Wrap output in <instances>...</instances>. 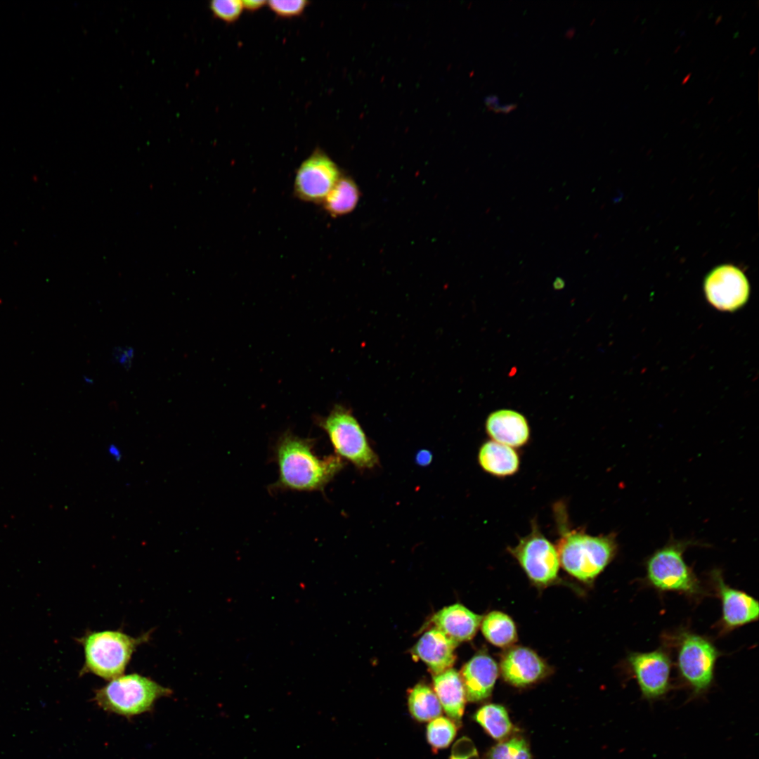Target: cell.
<instances>
[{
  "label": "cell",
  "instance_id": "obj_26",
  "mask_svg": "<svg viewBox=\"0 0 759 759\" xmlns=\"http://www.w3.org/2000/svg\"><path fill=\"white\" fill-rule=\"evenodd\" d=\"M209 8L214 15L225 22H233L241 15L243 10L242 1L213 0Z\"/></svg>",
  "mask_w": 759,
  "mask_h": 759
},
{
  "label": "cell",
  "instance_id": "obj_19",
  "mask_svg": "<svg viewBox=\"0 0 759 759\" xmlns=\"http://www.w3.org/2000/svg\"><path fill=\"white\" fill-rule=\"evenodd\" d=\"M478 461L484 471L497 477L513 475L518 471L520 462L514 448L493 440L481 445Z\"/></svg>",
  "mask_w": 759,
  "mask_h": 759
},
{
  "label": "cell",
  "instance_id": "obj_11",
  "mask_svg": "<svg viewBox=\"0 0 759 759\" xmlns=\"http://www.w3.org/2000/svg\"><path fill=\"white\" fill-rule=\"evenodd\" d=\"M704 292L708 302L715 309L734 311L748 301L750 287L747 278L737 267L724 264L715 267L706 275Z\"/></svg>",
  "mask_w": 759,
  "mask_h": 759
},
{
  "label": "cell",
  "instance_id": "obj_13",
  "mask_svg": "<svg viewBox=\"0 0 759 759\" xmlns=\"http://www.w3.org/2000/svg\"><path fill=\"white\" fill-rule=\"evenodd\" d=\"M500 666L505 680L517 687L535 683L549 672L547 664L536 652L520 646L507 649L501 658Z\"/></svg>",
  "mask_w": 759,
  "mask_h": 759
},
{
  "label": "cell",
  "instance_id": "obj_21",
  "mask_svg": "<svg viewBox=\"0 0 759 759\" xmlns=\"http://www.w3.org/2000/svg\"><path fill=\"white\" fill-rule=\"evenodd\" d=\"M481 628L486 639L499 647H509L517 638L514 623L507 614L492 611L482 618Z\"/></svg>",
  "mask_w": 759,
  "mask_h": 759
},
{
  "label": "cell",
  "instance_id": "obj_23",
  "mask_svg": "<svg viewBox=\"0 0 759 759\" xmlns=\"http://www.w3.org/2000/svg\"><path fill=\"white\" fill-rule=\"evenodd\" d=\"M473 718L488 735L496 740L505 739L512 731L513 725L507 711L499 704L483 706L474 713Z\"/></svg>",
  "mask_w": 759,
  "mask_h": 759
},
{
  "label": "cell",
  "instance_id": "obj_42",
  "mask_svg": "<svg viewBox=\"0 0 759 759\" xmlns=\"http://www.w3.org/2000/svg\"><path fill=\"white\" fill-rule=\"evenodd\" d=\"M733 117H734V116H733V115H732L731 117H729V119H728V120H727V122H729L730 120H732V119Z\"/></svg>",
  "mask_w": 759,
  "mask_h": 759
},
{
  "label": "cell",
  "instance_id": "obj_20",
  "mask_svg": "<svg viewBox=\"0 0 759 759\" xmlns=\"http://www.w3.org/2000/svg\"><path fill=\"white\" fill-rule=\"evenodd\" d=\"M359 190L355 182L347 176H340L324 199L325 209L333 216L351 212L359 200Z\"/></svg>",
  "mask_w": 759,
  "mask_h": 759
},
{
  "label": "cell",
  "instance_id": "obj_25",
  "mask_svg": "<svg viewBox=\"0 0 759 759\" xmlns=\"http://www.w3.org/2000/svg\"><path fill=\"white\" fill-rule=\"evenodd\" d=\"M486 759H533L526 740L516 737L503 739L493 746Z\"/></svg>",
  "mask_w": 759,
  "mask_h": 759
},
{
  "label": "cell",
  "instance_id": "obj_38",
  "mask_svg": "<svg viewBox=\"0 0 759 759\" xmlns=\"http://www.w3.org/2000/svg\"><path fill=\"white\" fill-rule=\"evenodd\" d=\"M680 48H681V45H678V46H677V47L675 48V49L674 52H675V53H677V51H679V49H680Z\"/></svg>",
  "mask_w": 759,
  "mask_h": 759
},
{
  "label": "cell",
  "instance_id": "obj_1",
  "mask_svg": "<svg viewBox=\"0 0 759 759\" xmlns=\"http://www.w3.org/2000/svg\"><path fill=\"white\" fill-rule=\"evenodd\" d=\"M314 445V439L302 438L290 431L279 436L274 448L278 478L271 490L323 491L344 463L336 455L318 458L313 452Z\"/></svg>",
  "mask_w": 759,
  "mask_h": 759
},
{
  "label": "cell",
  "instance_id": "obj_16",
  "mask_svg": "<svg viewBox=\"0 0 759 759\" xmlns=\"http://www.w3.org/2000/svg\"><path fill=\"white\" fill-rule=\"evenodd\" d=\"M485 427L491 440L512 448L523 446L530 437L526 419L513 410L501 409L491 413Z\"/></svg>",
  "mask_w": 759,
  "mask_h": 759
},
{
  "label": "cell",
  "instance_id": "obj_4",
  "mask_svg": "<svg viewBox=\"0 0 759 759\" xmlns=\"http://www.w3.org/2000/svg\"><path fill=\"white\" fill-rule=\"evenodd\" d=\"M173 691L138 673L122 675L96 689L93 700L103 711L127 718L151 711Z\"/></svg>",
  "mask_w": 759,
  "mask_h": 759
},
{
  "label": "cell",
  "instance_id": "obj_40",
  "mask_svg": "<svg viewBox=\"0 0 759 759\" xmlns=\"http://www.w3.org/2000/svg\"><path fill=\"white\" fill-rule=\"evenodd\" d=\"M638 17H639V15H636V16L635 17V18H634L633 21H634V22H635V21H636V20H637Z\"/></svg>",
  "mask_w": 759,
  "mask_h": 759
},
{
  "label": "cell",
  "instance_id": "obj_32",
  "mask_svg": "<svg viewBox=\"0 0 759 759\" xmlns=\"http://www.w3.org/2000/svg\"><path fill=\"white\" fill-rule=\"evenodd\" d=\"M486 103L491 108H495L498 106V98L496 96H489L486 99Z\"/></svg>",
  "mask_w": 759,
  "mask_h": 759
},
{
  "label": "cell",
  "instance_id": "obj_10",
  "mask_svg": "<svg viewBox=\"0 0 759 759\" xmlns=\"http://www.w3.org/2000/svg\"><path fill=\"white\" fill-rule=\"evenodd\" d=\"M340 174L335 162L317 148L299 167L294 181V193L302 201L322 203Z\"/></svg>",
  "mask_w": 759,
  "mask_h": 759
},
{
  "label": "cell",
  "instance_id": "obj_17",
  "mask_svg": "<svg viewBox=\"0 0 759 759\" xmlns=\"http://www.w3.org/2000/svg\"><path fill=\"white\" fill-rule=\"evenodd\" d=\"M483 616L460 604L446 606L432 618L435 628L457 643L471 640L481 625Z\"/></svg>",
  "mask_w": 759,
  "mask_h": 759
},
{
  "label": "cell",
  "instance_id": "obj_34",
  "mask_svg": "<svg viewBox=\"0 0 759 759\" xmlns=\"http://www.w3.org/2000/svg\"><path fill=\"white\" fill-rule=\"evenodd\" d=\"M564 283L563 280L561 279L560 278H557L555 280V281L554 282V287L555 289H557V290L562 289L564 287Z\"/></svg>",
  "mask_w": 759,
  "mask_h": 759
},
{
  "label": "cell",
  "instance_id": "obj_14",
  "mask_svg": "<svg viewBox=\"0 0 759 759\" xmlns=\"http://www.w3.org/2000/svg\"><path fill=\"white\" fill-rule=\"evenodd\" d=\"M498 675L495 661L487 654L473 656L462 668L461 679L466 699L477 702L487 699L494 687Z\"/></svg>",
  "mask_w": 759,
  "mask_h": 759
},
{
  "label": "cell",
  "instance_id": "obj_18",
  "mask_svg": "<svg viewBox=\"0 0 759 759\" xmlns=\"http://www.w3.org/2000/svg\"><path fill=\"white\" fill-rule=\"evenodd\" d=\"M433 682L434 692L441 707L449 718L460 727L467 699L460 675L457 670L449 668L434 675Z\"/></svg>",
  "mask_w": 759,
  "mask_h": 759
},
{
  "label": "cell",
  "instance_id": "obj_22",
  "mask_svg": "<svg viewBox=\"0 0 759 759\" xmlns=\"http://www.w3.org/2000/svg\"><path fill=\"white\" fill-rule=\"evenodd\" d=\"M408 704L411 715L419 722L434 720L442 713L436 694L424 684H418L410 689Z\"/></svg>",
  "mask_w": 759,
  "mask_h": 759
},
{
  "label": "cell",
  "instance_id": "obj_6",
  "mask_svg": "<svg viewBox=\"0 0 759 759\" xmlns=\"http://www.w3.org/2000/svg\"><path fill=\"white\" fill-rule=\"evenodd\" d=\"M673 641L680 680L689 689L692 697L703 696L713 685L720 651L708 637L689 630H680Z\"/></svg>",
  "mask_w": 759,
  "mask_h": 759
},
{
  "label": "cell",
  "instance_id": "obj_36",
  "mask_svg": "<svg viewBox=\"0 0 759 759\" xmlns=\"http://www.w3.org/2000/svg\"><path fill=\"white\" fill-rule=\"evenodd\" d=\"M722 19V15H720L717 17L715 21V25H718Z\"/></svg>",
  "mask_w": 759,
  "mask_h": 759
},
{
  "label": "cell",
  "instance_id": "obj_3",
  "mask_svg": "<svg viewBox=\"0 0 759 759\" xmlns=\"http://www.w3.org/2000/svg\"><path fill=\"white\" fill-rule=\"evenodd\" d=\"M149 636V632L134 637L119 630L87 631L75 639L84 654L79 676L91 673L111 680L122 675L137 647Z\"/></svg>",
  "mask_w": 759,
  "mask_h": 759
},
{
  "label": "cell",
  "instance_id": "obj_30",
  "mask_svg": "<svg viewBox=\"0 0 759 759\" xmlns=\"http://www.w3.org/2000/svg\"><path fill=\"white\" fill-rule=\"evenodd\" d=\"M242 2L243 8L251 11L258 10L267 4V1L261 0H246L242 1Z\"/></svg>",
  "mask_w": 759,
  "mask_h": 759
},
{
  "label": "cell",
  "instance_id": "obj_37",
  "mask_svg": "<svg viewBox=\"0 0 759 759\" xmlns=\"http://www.w3.org/2000/svg\"><path fill=\"white\" fill-rule=\"evenodd\" d=\"M756 49H757V47H756L755 46H754L753 47H752V48H751L750 51H749V54H753V53H754L755 52Z\"/></svg>",
  "mask_w": 759,
  "mask_h": 759
},
{
  "label": "cell",
  "instance_id": "obj_39",
  "mask_svg": "<svg viewBox=\"0 0 759 759\" xmlns=\"http://www.w3.org/2000/svg\"><path fill=\"white\" fill-rule=\"evenodd\" d=\"M713 100H714V97L713 96L708 100V104L711 103Z\"/></svg>",
  "mask_w": 759,
  "mask_h": 759
},
{
  "label": "cell",
  "instance_id": "obj_31",
  "mask_svg": "<svg viewBox=\"0 0 759 759\" xmlns=\"http://www.w3.org/2000/svg\"><path fill=\"white\" fill-rule=\"evenodd\" d=\"M516 104H509L507 105L497 106L493 110L497 112H508L516 108Z\"/></svg>",
  "mask_w": 759,
  "mask_h": 759
},
{
  "label": "cell",
  "instance_id": "obj_27",
  "mask_svg": "<svg viewBox=\"0 0 759 759\" xmlns=\"http://www.w3.org/2000/svg\"><path fill=\"white\" fill-rule=\"evenodd\" d=\"M267 4L276 15L280 17L290 18L302 13L309 4V1L305 0H271L267 1Z\"/></svg>",
  "mask_w": 759,
  "mask_h": 759
},
{
  "label": "cell",
  "instance_id": "obj_44",
  "mask_svg": "<svg viewBox=\"0 0 759 759\" xmlns=\"http://www.w3.org/2000/svg\"><path fill=\"white\" fill-rule=\"evenodd\" d=\"M686 120H687V119H683V120H682V122H681L680 123H681V124H682V123H683V122H685Z\"/></svg>",
  "mask_w": 759,
  "mask_h": 759
},
{
  "label": "cell",
  "instance_id": "obj_15",
  "mask_svg": "<svg viewBox=\"0 0 759 759\" xmlns=\"http://www.w3.org/2000/svg\"><path fill=\"white\" fill-rule=\"evenodd\" d=\"M458 643L434 628L423 634L413 649V654L422 659L434 675L451 668L455 660V649Z\"/></svg>",
  "mask_w": 759,
  "mask_h": 759
},
{
  "label": "cell",
  "instance_id": "obj_24",
  "mask_svg": "<svg viewBox=\"0 0 759 759\" xmlns=\"http://www.w3.org/2000/svg\"><path fill=\"white\" fill-rule=\"evenodd\" d=\"M458 726L450 718L440 716L427 727V739L434 751L448 747L457 734Z\"/></svg>",
  "mask_w": 759,
  "mask_h": 759
},
{
  "label": "cell",
  "instance_id": "obj_5",
  "mask_svg": "<svg viewBox=\"0 0 759 759\" xmlns=\"http://www.w3.org/2000/svg\"><path fill=\"white\" fill-rule=\"evenodd\" d=\"M692 544L673 539L654 551L645 562L647 583L661 592H674L694 599L703 596L699 579L684 559V552Z\"/></svg>",
  "mask_w": 759,
  "mask_h": 759
},
{
  "label": "cell",
  "instance_id": "obj_45",
  "mask_svg": "<svg viewBox=\"0 0 759 759\" xmlns=\"http://www.w3.org/2000/svg\"><path fill=\"white\" fill-rule=\"evenodd\" d=\"M742 112H743V110H741V111L739 112V113L738 116H739V115H741V113Z\"/></svg>",
  "mask_w": 759,
  "mask_h": 759
},
{
  "label": "cell",
  "instance_id": "obj_28",
  "mask_svg": "<svg viewBox=\"0 0 759 759\" xmlns=\"http://www.w3.org/2000/svg\"><path fill=\"white\" fill-rule=\"evenodd\" d=\"M450 759H479V757L472 741L463 737L454 744Z\"/></svg>",
  "mask_w": 759,
  "mask_h": 759
},
{
  "label": "cell",
  "instance_id": "obj_35",
  "mask_svg": "<svg viewBox=\"0 0 759 759\" xmlns=\"http://www.w3.org/2000/svg\"><path fill=\"white\" fill-rule=\"evenodd\" d=\"M691 75H692V72H689V73H688V74H687V75H686V76H685V77H684V79H683L682 80V82H681V84H685V83H686V82H687V81L689 80V79L690 78Z\"/></svg>",
  "mask_w": 759,
  "mask_h": 759
},
{
  "label": "cell",
  "instance_id": "obj_29",
  "mask_svg": "<svg viewBox=\"0 0 759 759\" xmlns=\"http://www.w3.org/2000/svg\"><path fill=\"white\" fill-rule=\"evenodd\" d=\"M432 454L427 450H420L416 454L415 461L420 466L428 465L432 462Z\"/></svg>",
  "mask_w": 759,
  "mask_h": 759
},
{
  "label": "cell",
  "instance_id": "obj_2",
  "mask_svg": "<svg viewBox=\"0 0 759 759\" xmlns=\"http://www.w3.org/2000/svg\"><path fill=\"white\" fill-rule=\"evenodd\" d=\"M556 546L559 563L573 577L592 583L614 559L618 552L616 535L592 536L583 530L569 529L562 524Z\"/></svg>",
  "mask_w": 759,
  "mask_h": 759
},
{
  "label": "cell",
  "instance_id": "obj_9",
  "mask_svg": "<svg viewBox=\"0 0 759 759\" xmlns=\"http://www.w3.org/2000/svg\"><path fill=\"white\" fill-rule=\"evenodd\" d=\"M626 663L634 676L642 699L655 701L663 699L672 688V659L661 647L651 651L630 652Z\"/></svg>",
  "mask_w": 759,
  "mask_h": 759
},
{
  "label": "cell",
  "instance_id": "obj_43",
  "mask_svg": "<svg viewBox=\"0 0 759 759\" xmlns=\"http://www.w3.org/2000/svg\"><path fill=\"white\" fill-rule=\"evenodd\" d=\"M746 15V12H745V13H744V15H743L741 16V18H744V16H745Z\"/></svg>",
  "mask_w": 759,
  "mask_h": 759
},
{
  "label": "cell",
  "instance_id": "obj_33",
  "mask_svg": "<svg viewBox=\"0 0 759 759\" xmlns=\"http://www.w3.org/2000/svg\"><path fill=\"white\" fill-rule=\"evenodd\" d=\"M109 452L115 459L119 460L120 458L121 453L117 446L111 445L109 448Z\"/></svg>",
  "mask_w": 759,
  "mask_h": 759
},
{
  "label": "cell",
  "instance_id": "obj_12",
  "mask_svg": "<svg viewBox=\"0 0 759 759\" xmlns=\"http://www.w3.org/2000/svg\"><path fill=\"white\" fill-rule=\"evenodd\" d=\"M710 578L721 602L722 615L718 623L721 634L758 621L759 606L757 599L727 584L718 569L711 572Z\"/></svg>",
  "mask_w": 759,
  "mask_h": 759
},
{
  "label": "cell",
  "instance_id": "obj_41",
  "mask_svg": "<svg viewBox=\"0 0 759 759\" xmlns=\"http://www.w3.org/2000/svg\"><path fill=\"white\" fill-rule=\"evenodd\" d=\"M649 60H650V58H648L647 60H646L645 65L648 64Z\"/></svg>",
  "mask_w": 759,
  "mask_h": 759
},
{
  "label": "cell",
  "instance_id": "obj_8",
  "mask_svg": "<svg viewBox=\"0 0 759 759\" xmlns=\"http://www.w3.org/2000/svg\"><path fill=\"white\" fill-rule=\"evenodd\" d=\"M509 552L536 585L546 586L557 580L560 566L557 548L543 535L536 522L532 524L531 533Z\"/></svg>",
  "mask_w": 759,
  "mask_h": 759
},
{
  "label": "cell",
  "instance_id": "obj_7",
  "mask_svg": "<svg viewBox=\"0 0 759 759\" xmlns=\"http://www.w3.org/2000/svg\"><path fill=\"white\" fill-rule=\"evenodd\" d=\"M316 422L327 434L336 455L359 469H372L379 463L361 424L346 406L335 405L326 417Z\"/></svg>",
  "mask_w": 759,
  "mask_h": 759
}]
</instances>
